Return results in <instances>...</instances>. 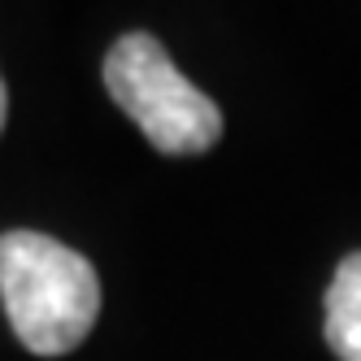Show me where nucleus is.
I'll return each instance as SVG.
<instances>
[{
    "label": "nucleus",
    "instance_id": "obj_3",
    "mask_svg": "<svg viewBox=\"0 0 361 361\" xmlns=\"http://www.w3.org/2000/svg\"><path fill=\"white\" fill-rule=\"evenodd\" d=\"M326 344L340 361H361V252H348L326 292Z\"/></svg>",
    "mask_w": 361,
    "mask_h": 361
},
{
    "label": "nucleus",
    "instance_id": "obj_2",
    "mask_svg": "<svg viewBox=\"0 0 361 361\" xmlns=\"http://www.w3.org/2000/svg\"><path fill=\"white\" fill-rule=\"evenodd\" d=\"M105 87L166 157H196L222 140V109L192 79H183L170 53L144 31L122 35L109 48Z\"/></svg>",
    "mask_w": 361,
    "mask_h": 361
},
{
    "label": "nucleus",
    "instance_id": "obj_4",
    "mask_svg": "<svg viewBox=\"0 0 361 361\" xmlns=\"http://www.w3.org/2000/svg\"><path fill=\"white\" fill-rule=\"evenodd\" d=\"M5 118H9V92H5V79H0V131H5Z\"/></svg>",
    "mask_w": 361,
    "mask_h": 361
},
{
    "label": "nucleus",
    "instance_id": "obj_1",
    "mask_svg": "<svg viewBox=\"0 0 361 361\" xmlns=\"http://www.w3.org/2000/svg\"><path fill=\"white\" fill-rule=\"evenodd\" d=\"M0 300L9 326L39 357H61L87 340L100 314V279L83 252L39 231L0 235Z\"/></svg>",
    "mask_w": 361,
    "mask_h": 361
}]
</instances>
